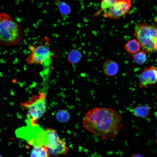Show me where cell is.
<instances>
[{
  "label": "cell",
  "instance_id": "3957f363",
  "mask_svg": "<svg viewBox=\"0 0 157 157\" xmlns=\"http://www.w3.org/2000/svg\"><path fill=\"white\" fill-rule=\"evenodd\" d=\"M30 51L26 59L29 64H38L44 67V70L49 72V67L54 56L50 45V39L45 36L35 45H30Z\"/></svg>",
  "mask_w": 157,
  "mask_h": 157
},
{
  "label": "cell",
  "instance_id": "6da1fadb",
  "mask_svg": "<svg viewBox=\"0 0 157 157\" xmlns=\"http://www.w3.org/2000/svg\"><path fill=\"white\" fill-rule=\"evenodd\" d=\"M83 128L103 140L115 138L124 127L122 116L115 109L96 107L88 110L82 120Z\"/></svg>",
  "mask_w": 157,
  "mask_h": 157
},
{
  "label": "cell",
  "instance_id": "5b68a950",
  "mask_svg": "<svg viewBox=\"0 0 157 157\" xmlns=\"http://www.w3.org/2000/svg\"><path fill=\"white\" fill-rule=\"evenodd\" d=\"M21 104L28 111V124L32 126L37 125L38 120L44 115L46 110V95L44 92L32 96Z\"/></svg>",
  "mask_w": 157,
  "mask_h": 157
},
{
  "label": "cell",
  "instance_id": "8fae6325",
  "mask_svg": "<svg viewBox=\"0 0 157 157\" xmlns=\"http://www.w3.org/2000/svg\"><path fill=\"white\" fill-rule=\"evenodd\" d=\"M151 107L148 105L137 106L131 110L133 115L136 117L145 118L150 114Z\"/></svg>",
  "mask_w": 157,
  "mask_h": 157
},
{
  "label": "cell",
  "instance_id": "9a60e30c",
  "mask_svg": "<svg viewBox=\"0 0 157 157\" xmlns=\"http://www.w3.org/2000/svg\"><path fill=\"white\" fill-rule=\"evenodd\" d=\"M117 0H101L99 8L95 14V16L99 15L103 12H104L113 5Z\"/></svg>",
  "mask_w": 157,
  "mask_h": 157
},
{
  "label": "cell",
  "instance_id": "44dd1931",
  "mask_svg": "<svg viewBox=\"0 0 157 157\" xmlns=\"http://www.w3.org/2000/svg\"><path fill=\"white\" fill-rule=\"evenodd\" d=\"M32 0V1H33V0Z\"/></svg>",
  "mask_w": 157,
  "mask_h": 157
},
{
  "label": "cell",
  "instance_id": "ac0fdd59",
  "mask_svg": "<svg viewBox=\"0 0 157 157\" xmlns=\"http://www.w3.org/2000/svg\"><path fill=\"white\" fill-rule=\"evenodd\" d=\"M132 156L133 157H142L143 156L140 154H133V155Z\"/></svg>",
  "mask_w": 157,
  "mask_h": 157
},
{
  "label": "cell",
  "instance_id": "4fadbf2b",
  "mask_svg": "<svg viewBox=\"0 0 157 157\" xmlns=\"http://www.w3.org/2000/svg\"><path fill=\"white\" fill-rule=\"evenodd\" d=\"M141 47L140 44L136 39L129 40L124 46L125 50L130 54H133L140 51Z\"/></svg>",
  "mask_w": 157,
  "mask_h": 157
},
{
  "label": "cell",
  "instance_id": "e0dca14e",
  "mask_svg": "<svg viewBox=\"0 0 157 157\" xmlns=\"http://www.w3.org/2000/svg\"><path fill=\"white\" fill-rule=\"evenodd\" d=\"M56 117L59 122L63 123L68 122L70 118L69 112L65 109L58 111L56 114Z\"/></svg>",
  "mask_w": 157,
  "mask_h": 157
},
{
  "label": "cell",
  "instance_id": "d6986e66",
  "mask_svg": "<svg viewBox=\"0 0 157 157\" xmlns=\"http://www.w3.org/2000/svg\"><path fill=\"white\" fill-rule=\"evenodd\" d=\"M156 135H157V131H156Z\"/></svg>",
  "mask_w": 157,
  "mask_h": 157
},
{
  "label": "cell",
  "instance_id": "ba28073f",
  "mask_svg": "<svg viewBox=\"0 0 157 157\" xmlns=\"http://www.w3.org/2000/svg\"><path fill=\"white\" fill-rule=\"evenodd\" d=\"M139 85L142 88L157 83V68L153 66L144 68L139 76Z\"/></svg>",
  "mask_w": 157,
  "mask_h": 157
},
{
  "label": "cell",
  "instance_id": "7c38bea8",
  "mask_svg": "<svg viewBox=\"0 0 157 157\" xmlns=\"http://www.w3.org/2000/svg\"><path fill=\"white\" fill-rule=\"evenodd\" d=\"M54 3L62 15L67 17L71 14V8L66 2L61 0H55Z\"/></svg>",
  "mask_w": 157,
  "mask_h": 157
},
{
  "label": "cell",
  "instance_id": "8992f818",
  "mask_svg": "<svg viewBox=\"0 0 157 157\" xmlns=\"http://www.w3.org/2000/svg\"><path fill=\"white\" fill-rule=\"evenodd\" d=\"M60 140L56 130L49 128L43 129L40 128L30 144L34 147L45 146L55 149L57 147Z\"/></svg>",
  "mask_w": 157,
  "mask_h": 157
},
{
  "label": "cell",
  "instance_id": "30bf717a",
  "mask_svg": "<svg viewBox=\"0 0 157 157\" xmlns=\"http://www.w3.org/2000/svg\"><path fill=\"white\" fill-rule=\"evenodd\" d=\"M48 151L50 156H58L61 155L67 154L69 149L67 146L65 141L60 139L57 147L52 149L47 147Z\"/></svg>",
  "mask_w": 157,
  "mask_h": 157
},
{
  "label": "cell",
  "instance_id": "52a82bcc",
  "mask_svg": "<svg viewBox=\"0 0 157 157\" xmlns=\"http://www.w3.org/2000/svg\"><path fill=\"white\" fill-rule=\"evenodd\" d=\"M131 7V0H117L103 14L105 18L117 19L127 14Z\"/></svg>",
  "mask_w": 157,
  "mask_h": 157
},
{
  "label": "cell",
  "instance_id": "2e32d148",
  "mask_svg": "<svg viewBox=\"0 0 157 157\" xmlns=\"http://www.w3.org/2000/svg\"><path fill=\"white\" fill-rule=\"evenodd\" d=\"M145 51L144 50L139 51L133 54V59L136 63L141 65L146 62L147 56Z\"/></svg>",
  "mask_w": 157,
  "mask_h": 157
},
{
  "label": "cell",
  "instance_id": "ffe728a7",
  "mask_svg": "<svg viewBox=\"0 0 157 157\" xmlns=\"http://www.w3.org/2000/svg\"><path fill=\"white\" fill-rule=\"evenodd\" d=\"M1 156H2L0 155V157H1Z\"/></svg>",
  "mask_w": 157,
  "mask_h": 157
},
{
  "label": "cell",
  "instance_id": "7a4b0ae2",
  "mask_svg": "<svg viewBox=\"0 0 157 157\" xmlns=\"http://www.w3.org/2000/svg\"><path fill=\"white\" fill-rule=\"evenodd\" d=\"M23 32L20 23L8 14L0 12V45L10 47L20 44Z\"/></svg>",
  "mask_w": 157,
  "mask_h": 157
},
{
  "label": "cell",
  "instance_id": "5bb4252c",
  "mask_svg": "<svg viewBox=\"0 0 157 157\" xmlns=\"http://www.w3.org/2000/svg\"><path fill=\"white\" fill-rule=\"evenodd\" d=\"M30 155L31 157H47L50 156L47 147L45 146L34 147Z\"/></svg>",
  "mask_w": 157,
  "mask_h": 157
},
{
  "label": "cell",
  "instance_id": "9c48e42d",
  "mask_svg": "<svg viewBox=\"0 0 157 157\" xmlns=\"http://www.w3.org/2000/svg\"><path fill=\"white\" fill-rule=\"evenodd\" d=\"M102 68L104 73L105 75L112 76L117 73L119 66L118 63L114 60L108 59L103 63Z\"/></svg>",
  "mask_w": 157,
  "mask_h": 157
},
{
  "label": "cell",
  "instance_id": "277c9868",
  "mask_svg": "<svg viewBox=\"0 0 157 157\" xmlns=\"http://www.w3.org/2000/svg\"><path fill=\"white\" fill-rule=\"evenodd\" d=\"M134 36L144 51L152 53L157 51V27L146 23H141L136 26Z\"/></svg>",
  "mask_w": 157,
  "mask_h": 157
}]
</instances>
